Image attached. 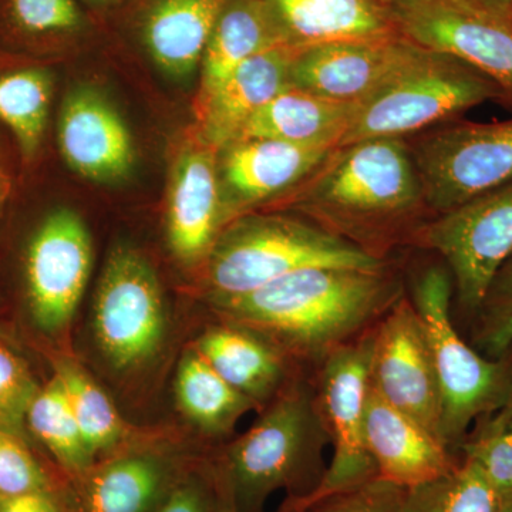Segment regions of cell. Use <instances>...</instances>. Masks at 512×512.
Wrapping results in <instances>:
<instances>
[{
  "label": "cell",
  "mask_w": 512,
  "mask_h": 512,
  "mask_svg": "<svg viewBox=\"0 0 512 512\" xmlns=\"http://www.w3.org/2000/svg\"><path fill=\"white\" fill-rule=\"evenodd\" d=\"M406 293L394 261L382 269H301L211 305L222 320L261 333L313 376L336 350L372 332Z\"/></svg>",
  "instance_id": "6da1fadb"
},
{
  "label": "cell",
  "mask_w": 512,
  "mask_h": 512,
  "mask_svg": "<svg viewBox=\"0 0 512 512\" xmlns=\"http://www.w3.org/2000/svg\"><path fill=\"white\" fill-rule=\"evenodd\" d=\"M289 207L365 254L390 261L414 248L436 215L404 138H373L335 148L288 197Z\"/></svg>",
  "instance_id": "7a4b0ae2"
},
{
  "label": "cell",
  "mask_w": 512,
  "mask_h": 512,
  "mask_svg": "<svg viewBox=\"0 0 512 512\" xmlns=\"http://www.w3.org/2000/svg\"><path fill=\"white\" fill-rule=\"evenodd\" d=\"M329 444L313 376L296 377L222 454L220 471L235 510L264 512L266 500L278 490L288 491L292 500L311 495L328 468Z\"/></svg>",
  "instance_id": "3957f363"
},
{
  "label": "cell",
  "mask_w": 512,
  "mask_h": 512,
  "mask_svg": "<svg viewBox=\"0 0 512 512\" xmlns=\"http://www.w3.org/2000/svg\"><path fill=\"white\" fill-rule=\"evenodd\" d=\"M382 261L345 239L288 215H242L222 228L207 256L211 302L237 298L301 269H382Z\"/></svg>",
  "instance_id": "277c9868"
},
{
  "label": "cell",
  "mask_w": 512,
  "mask_h": 512,
  "mask_svg": "<svg viewBox=\"0 0 512 512\" xmlns=\"http://www.w3.org/2000/svg\"><path fill=\"white\" fill-rule=\"evenodd\" d=\"M453 278L446 265L424 269L412 282L419 313L439 377L444 444L460 453L478 417L497 410L512 389V346L498 359L478 353L456 329L451 315Z\"/></svg>",
  "instance_id": "5b68a950"
},
{
  "label": "cell",
  "mask_w": 512,
  "mask_h": 512,
  "mask_svg": "<svg viewBox=\"0 0 512 512\" xmlns=\"http://www.w3.org/2000/svg\"><path fill=\"white\" fill-rule=\"evenodd\" d=\"M491 100L507 103L493 80L456 57L419 46L403 70L359 104L339 147L373 138L413 137Z\"/></svg>",
  "instance_id": "8992f818"
},
{
  "label": "cell",
  "mask_w": 512,
  "mask_h": 512,
  "mask_svg": "<svg viewBox=\"0 0 512 512\" xmlns=\"http://www.w3.org/2000/svg\"><path fill=\"white\" fill-rule=\"evenodd\" d=\"M404 140L434 215L512 181V119L450 121Z\"/></svg>",
  "instance_id": "52a82bcc"
},
{
  "label": "cell",
  "mask_w": 512,
  "mask_h": 512,
  "mask_svg": "<svg viewBox=\"0 0 512 512\" xmlns=\"http://www.w3.org/2000/svg\"><path fill=\"white\" fill-rule=\"evenodd\" d=\"M414 248L436 252L453 278L460 319L470 328L498 269L512 255V181L436 215Z\"/></svg>",
  "instance_id": "ba28073f"
},
{
  "label": "cell",
  "mask_w": 512,
  "mask_h": 512,
  "mask_svg": "<svg viewBox=\"0 0 512 512\" xmlns=\"http://www.w3.org/2000/svg\"><path fill=\"white\" fill-rule=\"evenodd\" d=\"M376 329V328H375ZM375 329L336 350L313 375L316 402L325 424L333 457L319 487L302 500L285 505L303 511L309 505L379 476L365 433L367 390Z\"/></svg>",
  "instance_id": "9c48e42d"
},
{
  "label": "cell",
  "mask_w": 512,
  "mask_h": 512,
  "mask_svg": "<svg viewBox=\"0 0 512 512\" xmlns=\"http://www.w3.org/2000/svg\"><path fill=\"white\" fill-rule=\"evenodd\" d=\"M93 328L104 357L119 370L146 365L163 346V289L153 266L136 249L111 252L94 299Z\"/></svg>",
  "instance_id": "30bf717a"
},
{
  "label": "cell",
  "mask_w": 512,
  "mask_h": 512,
  "mask_svg": "<svg viewBox=\"0 0 512 512\" xmlns=\"http://www.w3.org/2000/svg\"><path fill=\"white\" fill-rule=\"evenodd\" d=\"M93 264L89 229L70 208L46 212L30 232L22 256L23 293L33 325L62 332L82 301Z\"/></svg>",
  "instance_id": "8fae6325"
},
{
  "label": "cell",
  "mask_w": 512,
  "mask_h": 512,
  "mask_svg": "<svg viewBox=\"0 0 512 512\" xmlns=\"http://www.w3.org/2000/svg\"><path fill=\"white\" fill-rule=\"evenodd\" d=\"M369 383L394 409L444 444L439 377L423 322L407 293L376 326Z\"/></svg>",
  "instance_id": "7c38bea8"
},
{
  "label": "cell",
  "mask_w": 512,
  "mask_h": 512,
  "mask_svg": "<svg viewBox=\"0 0 512 512\" xmlns=\"http://www.w3.org/2000/svg\"><path fill=\"white\" fill-rule=\"evenodd\" d=\"M390 10L400 36L474 67L512 103L510 25L463 0H396Z\"/></svg>",
  "instance_id": "4fadbf2b"
},
{
  "label": "cell",
  "mask_w": 512,
  "mask_h": 512,
  "mask_svg": "<svg viewBox=\"0 0 512 512\" xmlns=\"http://www.w3.org/2000/svg\"><path fill=\"white\" fill-rule=\"evenodd\" d=\"M417 50L403 36L305 47L293 55L289 86L340 103L362 104L403 70Z\"/></svg>",
  "instance_id": "5bb4252c"
},
{
  "label": "cell",
  "mask_w": 512,
  "mask_h": 512,
  "mask_svg": "<svg viewBox=\"0 0 512 512\" xmlns=\"http://www.w3.org/2000/svg\"><path fill=\"white\" fill-rule=\"evenodd\" d=\"M224 225L265 202L291 197L335 148L299 146L272 138H244L220 148Z\"/></svg>",
  "instance_id": "9a60e30c"
},
{
  "label": "cell",
  "mask_w": 512,
  "mask_h": 512,
  "mask_svg": "<svg viewBox=\"0 0 512 512\" xmlns=\"http://www.w3.org/2000/svg\"><path fill=\"white\" fill-rule=\"evenodd\" d=\"M57 140L67 165L89 180H117L133 167L130 131L119 111L96 90L74 89L64 97Z\"/></svg>",
  "instance_id": "2e32d148"
},
{
  "label": "cell",
  "mask_w": 512,
  "mask_h": 512,
  "mask_svg": "<svg viewBox=\"0 0 512 512\" xmlns=\"http://www.w3.org/2000/svg\"><path fill=\"white\" fill-rule=\"evenodd\" d=\"M365 433L379 477L407 490L446 476L463 457L394 409L370 383Z\"/></svg>",
  "instance_id": "e0dca14e"
},
{
  "label": "cell",
  "mask_w": 512,
  "mask_h": 512,
  "mask_svg": "<svg viewBox=\"0 0 512 512\" xmlns=\"http://www.w3.org/2000/svg\"><path fill=\"white\" fill-rule=\"evenodd\" d=\"M224 228L217 156L211 146L187 151L175 167L167 207V238L180 261L207 259Z\"/></svg>",
  "instance_id": "ac0fdd59"
},
{
  "label": "cell",
  "mask_w": 512,
  "mask_h": 512,
  "mask_svg": "<svg viewBox=\"0 0 512 512\" xmlns=\"http://www.w3.org/2000/svg\"><path fill=\"white\" fill-rule=\"evenodd\" d=\"M194 348L222 379L261 410L292 380L306 375L261 333L227 320L205 330Z\"/></svg>",
  "instance_id": "d6986e66"
},
{
  "label": "cell",
  "mask_w": 512,
  "mask_h": 512,
  "mask_svg": "<svg viewBox=\"0 0 512 512\" xmlns=\"http://www.w3.org/2000/svg\"><path fill=\"white\" fill-rule=\"evenodd\" d=\"M282 45L305 49L323 43L400 36L382 0H262Z\"/></svg>",
  "instance_id": "ffe728a7"
},
{
  "label": "cell",
  "mask_w": 512,
  "mask_h": 512,
  "mask_svg": "<svg viewBox=\"0 0 512 512\" xmlns=\"http://www.w3.org/2000/svg\"><path fill=\"white\" fill-rule=\"evenodd\" d=\"M74 478L72 512H154L178 483L173 463L148 451L94 463Z\"/></svg>",
  "instance_id": "44dd1931"
},
{
  "label": "cell",
  "mask_w": 512,
  "mask_h": 512,
  "mask_svg": "<svg viewBox=\"0 0 512 512\" xmlns=\"http://www.w3.org/2000/svg\"><path fill=\"white\" fill-rule=\"evenodd\" d=\"M296 49L274 46L239 64L231 76L200 107L208 146L220 150L241 128L289 86V69Z\"/></svg>",
  "instance_id": "7402d4cb"
},
{
  "label": "cell",
  "mask_w": 512,
  "mask_h": 512,
  "mask_svg": "<svg viewBox=\"0 0 512 512\" xmlns=\"http://www.w3.org/2000/svg\"><path fill=\"white\" fill-rule=\"evenodd\" d=\"M357 107L359 104L340 103L288 87L256 111L234 140L272 138L299 146L338 148L352 126Z\"/></svg>",
  "instance_id": "603a6c76"
},
{
  "label": "cell",
  "mask_w": 512,
  "mask_h": 512,
  "mask_svg": "<svg viewBox=\"0 0 512 512\" xmlns=\"http://www.w3.org/2000/svg\"><path fill=\"white\" fill-rule=\"evenodd\" d=\"M228 0H156L143 37L154 62L171 76H187L201 63Z\"/></svg>",
  "instance_id": "cb8c5ba5"
},
{
  "label": "cell",
  "mask_w": 512,
  "mask_h": 512,
  "mask_svg": "<svg viewBox=\"0 0 512 512\" xmlns=\"http://www.w3.org/2000/svg\"><path fill=\"white\" fill-rule=\"evenodd\" d=\"M282 45L262 0H228L202 56L200 107L232 72L266 49Z\"/></svg>",
  "instance_id": "d4e9b609"
},
{
  "label": "cell",
  "mask_w": 512,
  "mask_h": 512,
  "mask_svg": "<svg viewBox=\"0 0 512 512\" xmlns=\"http://www.w3.org/2000/svg\"><path fill=\"white\" fill-rule=\"evenodd\" d=\"M53 74L43 64L0 55V124L18 146L20 161L36 163L53 100Z\"/></svg>",
  "instance_id": "484cf974"
},
{
  "label": "cell",
  "mask_w": 512,
  "mask_h": 512,
  "mask_svg": "<svg viewBox=\"0 0 512 512\" xmlns=\"http://www.w3.org/2000/svg\"><path fill=\"white\" fill-rule=\"evenodd\" d=\"M174 390L181 413L211 437H227L245 414L261 410L222 379L195 348L180 360Z\"/></svg>",
  "instance_id": "4316f807"
},
{
  "label": "cell",
  "mask_w": 512,
  "mask_h": 512,
  "mask_svg": "<svg viewBox=\"0 0 512 512\" xmlns=\"http://www.w3.org/2000/svg\"><path fill=\"white\" fill-rule=\"evenodd\" d=\"M26 429L49 451L57 464L73 477L84 473L96 463L74 416L67 394L59 377L40 386L30 403Z\"/></svg>",
  "instance_id": "83f0119b"
},
{
  "label": "cell",
  "mask_w": 512,
  "mask_h": 512,
  "mask_svg": "<svg viewBox=\"0 0 512 512\" xmlns=\"http://www.w3.org/2000/svg\"><path fill=\"white\" fill-rule=\"evenodd\" d=\"M70 406L92 456L111 453L128 440L130 429L109 396L79 363L69 357L53 360Z\"/></svg>",
  "instance_id": "f1b7e54d"
},
{
  "label": "cell",
  "mask_w": 512,
  "mask_h": 512,
  "mask_svg": "<svg viewBox=\"0 0 512 512\" xmlns=\"http://www.w3.org/2000/svg\"><path fill=\"white\" fill-rule=\"evenodd\" d=\"M83 26L76 0H0V39L9 46L40 49Z\"/></svg>",
  "instance_id": "f546056e"
},
{
  "label": "cell",
  "mask_w": 512,
  "mask_h": 512,
  "mask_svg": "<svg viewBox=\"0 0 512 512\" xmlns=\"http://www.w3.org/2000/svg\"><path fill=\"white\" fill-rule=\"evenodd\" d=\"M497 507L498 494L483 468L464 456L446 476L410 488L406 501V512H497Z\"/></svg>",
  "instance_id": "4dcf8cb0"
},
{
  "label": "cell",
  "mask_w": 512,
  "mask_h": 512,
  "mask_svg": "<svg viewBox=\"0 0 512 512\" xmlns=\"http://www.w3.org/2000/svg\"><path fill=\"white\" fill-rule=\"evenodd\" d=\"M460 453L483 468L498 497L512 491V389L497 410L474 421Z\"/></svg>",
  "instance_id": "1f68e13d"
},
{
  "label": "cell",
  "mask_w": 512,
  "mask_h": 512,
  "mask_svg": "<svg viewBox=\"0 0 512 512\" xmlns=\"http://www.w3.org/2000/svg\"><path fill=\"white\" fill-rule=\"evenodd\" d=\"M39 389L28 360L0 339V430L30 440L26 416Z\"/></svg>",
  "instance_id": "d6a6232c"
},
{
  "label": "cell",
  "mask_w": 512,
  "mask_h": 512,
  "mask_svg": "<svg viewBox=\"0 0 512 512\" xmlns=\"http://www.w3.org/2000/svg\"><path fill=\"white\" fill-rule=\"evenodd\" d=\"M56 490L30 440L0 430V495L13 497Z\"/></svg>",
  "instance_id": "836d02e7"
},
{
  "label": "cell",
  "mask_w": 512,
  "mask_h": 512,
  "mask_svg": "<svg viewBox=\"0 0 512 512\" xmlns=\"http://www.w3.org/2000/svg\"><path fill=\"white\" fill-rule=\"evenodd\" d=\"M407 493V488L377 476L322 498L301 512H406Z\"/></svg>",
  "instance_id": "e575fe53"
},
{
  "label": "cell",
  "mask_w": 512,
  "mask_h": 512,
  "mask_svg": "<svg viewBox=\"0 0 512 512\" xmlns=\"http://www.w3.org/2000/svg\"><path fill=\"white\" fill-rule=\"evenodd\" d=\"M512 319V255L498 269L470 325V345L478 346Z\"/></svg>",
  "instance_id": "d590c367"
},
{
  "label": "cell",
  "mask_w": 512,
  "mask_h": 512,
  "mask_svg": "<svg viewBox=\"0 0 512 512\" xmlns=\"http://www.w3.org/2000/svg\"><path fill=\"white\" fill-rule=\"evenodd\" d=\"M217 490L211 495L207 485L194 477L178 481L154 512H214Z\"/></svg>",
  "instance_id": "8d00e7d4"
},
{
  "label": "cell",
  "mask_w": 512,
  "mask_h": 512,
  "mask_svg": "<svg viewBox=\"0 0 512 512\" xmlns=\"http://www.w3.org/2000/svg\"><path fill=\"white\" fill-rule=\"evenodd\" d=\"M0 512H72L56 490L5 497L0 495Z\"/></svg>",
  "instance_id": "74e56055"
},
{
  "label": "cell",
  "mask_w": 512,
  "mask_h": 512,
  "mask_svg": "<svg viewBox=\"0 0 512 512\" xmlns=\"http://www.w3.org/2000/svg\"><path fill=\"white\" fill-rule=\"evenodd\" d=\"M512 346V319L501 326L497 332L493 333L487 340H484L477 348V352L488 357V359H498L505 355Z\"/></svg>",
  "instance_id": "f35d334b"
},
{
  "label": "cell",
  "mask_w": 512,
  "mask_h": 512,
  "mask_svg": "<svg viewBox=\"0 0 512 512\" xmlns=\"http://www.w3.org/2000/svg\"><path fill=\"white\" fill-rule=\"evenodd\" d=\"M463 2L507 23L512 28V0H463Z\"/></svg>",
  "instance_id": "ab89813d"
},
{
  "label": "cell",
  "mask_w": 512,
  "mask_h": 512,
  "mask_svg": "<svg viewBox=\"0 0 512 512\" xmlns=\"http://www.w3.org/2000/svg\"><path fill=\"white\" fill-rule=\"evenodd\" d=\"M215 490H217V498H215L214 512H237L231 490L221 471H218L217 480H215Z\"/></svg>",
  "instance_id": "60d3db41"
},
{
  "label": "cell",
  "mask_w": 512,
  "mask_h": 512,
  "mask_svg": "<svg viewBox=\"0 0 512 512\" xmlns=\"http://www.w3.org/2000/svg\"><path fill=\"white\" fill-rule=\"evenodd\" d=\"M13 191H15L13 175L5 164H0V217H2L6 205L9 204Z\"/></svg>",
  "instance_id": "b9f144b4"
},
{
  "label": "cell",
  "mask_w": 512,
  "mask_h": 512,
  "mask_svg": "<svg viewBox=\"0 0 512 512\" xmlns=\"http://www.w3.org/2000/svg\"><path fill=\"white\" fill-rule=\"evenodd\" d=\"M497 512H512V491L498 497Z\"/></svg>",
  "instance_id": "7bdbcfd3"
},
{
  "label": "cell",
  "mask_w": 512,
  "mask_h": 512,
  "mask_svg": "<svg viewBox=\"0 0 512 512\" xmlns=\"http://www.w3.org/2000/svg\"><path fill=\"white\" fill-rule=\"evenodd\" d=\"M87 2L92 3V5H109V3L116 2V0H87Z\"/></svg>",
  "instance_id": "ee69618b"
},
{
  "label": "cell",
  "mask_w": 512,
  "mask_h": 512,
  "mask_svg": "<svg viewBox=\"0 0 512 512\" xmlns=\"http://www.w3.org/2000/svg\"><path fill=\"white\" fill-rule=\"evenodd\" d=\"M278 512H298V511H295V510H292V508H289L288 505H282L281 507V510H279Z\"/></svg>",
  "instance_id": "f6af8a7d"
},
{
  "label": "cell",
  "mask_w": 512,
  "mask_h": 512,
  "mask_svg": "<svg viewBox=\"0 0 512 512\" xmlns=\"http://www.w3.org/2000/svg\"><path fill=\"white\" fill-rule=\"evenodd\" d=\"M383 3H386L387 6H389L390 8V5H393L394 2H396V0H382Z\"/></svg>",
  "instance_id": "bcb514c9"
},
{
  "label": "cell",
  "mask_w": 512,
  "mask_h": 512,
  "mask_svg": "<svg viewBox=\"0 0 512 512\" xmlns=\"http://www.w3.org/2000/svg\"><path fill=\"white\" fill-rule=\"evenodd\" d=\"M0 164H3L2 161H0Z\"/></svg>",
  "instance_id": "7dc6e473"
}]
</instances>
